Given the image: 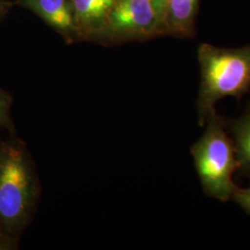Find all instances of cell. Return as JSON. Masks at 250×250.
Returning a JSON list of instances; mask_svg holds the SVG:
<instances>
[{
  "label": "cell",
  "mask_w": 250,
  "mask_h": 250,
  "mask_svg": "<svg viewBox=\"0 0 250 250\" xmlns=\"http://www.w3.org/2000/svg\"><path fill=\"white\" fill-rule=\"evenodd\" d=\"M41 186L27 144L17 134L0 141V230L19 240L36 216Z\"/></svg>",
  "instance_id": "obj_1"
},
{
  "label": "cell",
  "mask_w": 250,
  "mask_h": 250,
  "mask_svg": "<svg viewBox=\"0 0 250 250\" xmlns=\"http://www.w3.org/2000/svg\"><path fill=\"white\" fill-rule=\"evenodd\" d=\"M200 86L197 99L198 124L216 113V103L226 97L240 99L250 88V45L219 47L202 43L197 48Z\"/></svg>",
  "instance_id": "obj_2"
},
{
  "label": "cell",
  "mask_w": 250,
  "mask_h": 250,
  "mask_svg": "<svg viewBox=\"0 0 250 250\" xmlns=\"http://www.w3.org/2000/svg\"><path fill=\"white\" fill-rule=\"evenodd\" d=\"M205 125L202 136L191 147V155L204 193L226 202L238 188L232 181V174L238 169L234 146L224 118L217 112Z\"/></svg>",
  "instance_id": "obj_3"
},
{
  "label": "cell",
  "mask_w": 250,
  "mask_h": 250,
  "mask_svg": "<svg viewBox=\"0 0 250 250\" xmlns=\"http://www.w3.org/2000/svg\"><path fill=\"white\" fill-rule=\"evenodd\" d=\"M162 36L164 24L152 0H116L96 39L115 44Z\"/></svg>",
  "instance_id": "obj_4"
},
{
  "label": "cell",
  "mask_w": 250,
  "mask_h": 250,
  "mask_svg": "<svg viewBox=\"0 0 250 250\" xmlns=\"http://www.w3.org/2000/svg\"><path fill=\"white\" fill-rule=\"evenodd\" d=\"M20 2L43 19L68 42L72 43L79 39L69 0H21Z\"/></svg>",
  "instance_id": "obj_5"
},
{
  "label": "cell",
  "mask_w": 250,
  "mask_h": 250,
  "mask_svg": "<svg viewBox=\"0 0 250 250\" xmlns=\"http://www.w3.org/2000/svg\"><path fill=\"white\" fill-rule=\"evenodd\" d=\"M116 0H69L79 38L96 39Z\"/></svg>",
  "instance_id": "obj_6"
},
{
  "label": "cell",
  "mask_w": 250,
  "mask_h": 250,
  "mask_svg": "<svg viewBox=\"0 0 250 250\" xmlns=\"http://www.w3.org/2000/svg\"><path fill=\"white\" fill-rule=\"evenodd\" d=\"M199 0H168L164 13L166 36L192 38Z\"/></svg>",
  "instance_id": "obj_7"
},
{
  "label": "cell",
  "mask_w": 250,
  "mask_h": 250,
  "mask_svg": "<svg viewBox=\"0 0 250 250\" xmlns=\"http://www.w3.org/2000/svg\"><path fill=\"white\" fill-rule=\"evenodd\" d=\"M227 131L232 135L238 170L250 174V111L235 119H225Z\"/></svg>",
  "instance_id": "obj_8"
},
{
  "label": "cell",
  "mask_w": 250,
  "mask_h": 250,
  "mask_svg": "<svg viewBox=\"0 0 250 250\" xmlns=\"http://www.w3.org/2000/svg\"><path fill=\"white\" fill-rule=\"evenodd\" d=\"M12 96L0 87V129L5 130L9 134H17L12 119Z\"/></svg>",
  "instance_id": "obj_9"
},
{
  "label": "cell",
  "mask_w": 250,
  "mask_h": 250,
  "mask_svg": "<svg viewBox=\"0 0 250 250\" xmlns=\"http://www.w3.org/2000/svg\"><path fill=\"white\" fill-rule=\"evenodd\" d=\"M232 199L237 205L240 206L248 214L250 215V188H236Z\"/></svg>",
  "instance_id": "obj_10"
},
{
  "label": "cell",
  "mask_w": 250,
  "mask_h": 250,
  "mask_svg": "<svg viewBox=\"0 0 250 250\" xmlns=\"http://www.w3.org/2000/svg\"><path fill=\"white\" fill-rule=\"evenodd\" d=\"M20 241L10 237L7 233L0 230V250H19Z\"/></svg>",
  "instance_id": "obj_11"
},
{
  "label": "cell",
  "mask_w": 250,
  "mask_h": 250,
  "mask_svg": "<svg viewBox=\"0 0 250 250\" xmlns=\"http://www.w3.org/2000/svg\"><path fill=\"white\" fill-rule=\"evenodd\" d=\"M152 1H153V4L157 9L160 17L163 21V24H164V13H165V9H166V5L168 3V0H152Z\"/></svg>",
  "instance_id": "obj_12"
},
{
  "label": "cell",
  "mask_w": 250,
  "mask_h": 250,
  "mask_svg": "<svg viewBox=\"0 0 250 250\" xmlns=\"http://www.w3.org/2000/svg\"><path fill=\"white\" fill-rule=\"evenodd\" d=\"M11 6H12V3L8 2L6 0H0V21L5 17V15L8 13Z\"/></svg>",
  "instance_id": "obj_13"
},
{
  "label": "cell",
  "mask_w": 250,
  "mask_h": 250,
  "mask_svg": "<svg viewBox=\"0 0 250 250\" xmlns=\"http://www.w3.org/2000/svg\"><path fill=\"white\" fill-rule=\"evenodd\" d=\"M249 110H250V107H249Z\"/></svg>",
  "instance_id": "obj_14"
}]
</instances>
